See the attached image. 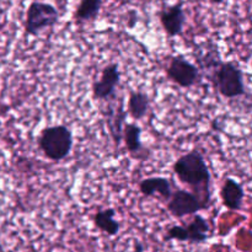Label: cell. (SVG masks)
I'll use <instances>...</instances> for the list:
<instances>
[{
  "label": "cell",
  "mask_w": 252,
  "mask_h": 252,
  "mask_svg": "<svg viewBox=\"0 0 252 252\" xmlns=\"http://www.w3.org/2000/svg\"><path fill=\"white\" fill-rule=\"evenodd\" d=\"M150 107L149 96L142 91H130L128 98V113L134 120H142L147 116Z\"/></svg>",
  "instance_id": "9a60e30c"
},
{
  "label": "cell",
  "mask_w": 252,
  "mask_h": 252,
  "mask_svg": "<svg viewBox=\"0 0 252 252\" xmlns=\"http://www.w3.org/2000/svg\"><path fill=\"white\" fill-rule=\"evenodd\" d=\"M167 211L175 218H184L187 216H194L202 209L208 207L203 203L199 196L187 189H176L171 198L166 202Z\"/></svg>",
  "instance_id": "52a82bcc"
},
{
  "label": "cell",
  "mask_w": 252,
  "mask_h": 252,
  "mask_svg": "<svg viewBox=\"0 0 252 252\" xmlns=\"http://www.w3.org/2000/svg\"><path fill=\"white\" fill-rule=\"evenodd\" d=\"M174 172L182 184L198 192L199 198L207 207L211 203V171L198 150H191L175 161Z\"/></svg>",
  "instance_id": "6da1fadb"
},
{
  "label": "cell",
  "mask_w": 252,
  "mask_h": 252,
  "mask_svg": "<svg viewBox=\"0 0 252 252\" xmlns=\"http://www.w3.org/2000/svg\"><path fill=\"white\" fill-rule=\"evenodd\" d=\"M121 83L120 66L116 63H111L103 68L100 79L93 84L94 98L98 101H110L115 98L116 89Z\"/></svg>",
  "instance_id": "ba28073f"
},
{
  "label": "cell",
  "mask_w": 252,
  "mask_h": 252,
  "mask_svg": "<svg viewBox=\"0 0 252 252\" xmlns=\"http://www.w3.org/2000/svg\"><path fill=\"white\" fill-rule=\"evenodd\" d=\"M211 226L207 219L199 214H194L192 220L185 225H174L167 229L165 241L176 240L180 243L204 244L209 239Z\"/></svg>",
  "instance_id": "5b68a950"
},
{
  "label": "cell",
  "mask_w": 252,
  "mask_h": 252,
  "mask_svg": "<svg viewBox=\"0 0 252 252\" xmlns=\"http://www.w3.org/2000/svg\"><path fill=\"white\" fill-rule=\"evenodd\" d=\"M102 0H80L74 16L78 22L94 21L100 14Z\"/></svg>",
  "instance_id": "e0dca14e"
},
{
  "label": "cell",
  "mask_w": 252,
  "mask_h": 252,
  "mask_svg": "<svg viewBox=\"0 0 252 252\" xmlns=\"http://www.w3.org/2000/svg\"><path fill=\"white\" fill-rule=\"evenodd\" d=\"M59 12L54 5L48 2L33 1L26 12L25 31L30 36H38L43 30L58 24Z\"/></svg>",
  "instance_id": "277c9868"
},
{
  "label": "cell",
  "mask_w": 252,
  "mask_h": 252,
  "mask_svg": "<svg viewBox=\"0 0 252 252\" xmlns=\"http://www.w3.org/2000/svg\"><path fill=\"white\" fill-rule=\"evenodd\" d=\"M116 217V209L113 208H106L101 209V211L96 212L94 216V223H95L96 228L100 229L108 236H115L120 233L121 224L115 219Z\"/></svg>",
  "instance_id": "5bb4252c"
},
{
  "label": "cell",
  "mask_w": 252,
  "mask_h": 252,
  "mask_svg": "<svg viewBox=\"0 0 252 252\" xmlns=\"http://www.w3.org/2000/svg\"><path fill=\"white\" fill-rule=\"evenodd\" d=\"M134 252H144V246L142 245V243H135L134 244Z\"/></svg>",
  "instance_id": "ac0fdd59"
},
{
  "label": "cell",
  "mask_w": 252,
  "mask_h": 252,
  "mask_svg": "<svg viewBox=\"0 0 252 252\" xmlns=\"http://www.w3.org/2000/svg\"><path fill=\"white\" fill-rule=\"evenodd\" d=\"M106 118H107V126L111 137H112L116 147H120L121 142L123 139L125 125L127 123L126 122L127 111H126L125 106L121 103V105L116 106L115 108L110 107V110L107 111V115H106Z\"/></svg>",
  "instance_id": "4fadbf2b"
},
{
  "label": "cell",
  "mask_w": 252,
  "mask_h": 252,
  "mask_svg": "<svg viewBox=\"0 0 252 252\" xmlns=\"http://www.w3.org/2000/svg\"><path fill=\"white\" fill-rule=\"evenodd\" d=\"M37 143L47 159L62 161L70 155L73 149V133L64 125L52 126L42 130Z\"/></svg>",
  "instance_id": "7a4b0ae2"
},
{
  "label": "cell",
  "mask_w": 252,
  "mask_h": 252,
  "mask_svg": "<svg viewBox=\"0 0 252 252\" xmlns=\"http://www.w3.org/2000/svg\"><path fill=\"white\" fill-rule=\"evenodd\" d=\"M166 75L180 88H191L198 81L201 70L197 65L187 61L182 56H174L166 68Z\"/></svg>",
  "instance_id": "8992f818"
},
{
  "label": "cell",
  "mask_w": 252,
  "mask_h": 252,
  "mask_svg": "<svg viewBox=\"0 0 252 252\" xmlns=\"http://www.w3.org/2000/svg\"><path fill=\"white\" fill-rule=\"evenodd\" d=\"M126 148L132 155H137L144 149L142 143V128L135 123H126L123 130Z\"/></svg>",
  "instance_id": "2e32d148"
},
{
  "label": "cell",
  "mask_w": 252,
  "mask_h": 252,
  "mask_svg": "<svg viewBox=\"0 0 252 252\" xmlns=\"http://www.w3.org/2000/svg\"><path fill=\"white\" fill-rule=\"evenodd\" d=\"M139 191L147 197H159L160 199L169 201L171 198L172 185L166 177H148L139 182Z\"/></svg>",
  "instance_id": "7c38bea8"
},
{
  "label": "cell",
  "mask_w": 252,
  "mask_h": 252,
  "mask_svg": "<svg viewBox=\"0 0 252 252\" xmlns=\"http://www.w3.org/2000/svg\"><path fill=\"white\" fill-rule=\"evenodd\" d=\"M208 79L213 83L218 93L228 100L246 95L244 73L235 62H223Z\"/></svg>",
  "instance_id": "3957f363"
},
{
  "label": "cell",
  "mask_w": 252,
  "mask_h": 252,
  "mask_svg": "<svg viewBox=\"0 0 252 252\" xmlns=\"http://www.w3.org/2000/svg\"><path fill=\"white\" fill-rule=\"evenodd\" d=\"M223 204L230 211H240L243 208L245 191L240 182L231 177H226L220 191Z\"/></svg>",
  "instance_id": "8fae6325"
},
{
  "label": "cell",
  "mask_w": 252,
  "mask_h": 252,
  "mask_svg": "<svg viewBox=\"0 0 252 252\" xmlns=\"http://www.w3.org/2000/svg\"><path fill=\"white\" fill-rule=\"evenodd\" d=\"M196 62L199 70L207 73V78L223 63L219 53V48L212 41L203 42L196 46Z\"/></svg>",
  "instance_id": "30bf717a"
},
{
  "label": "cell",
  "mask_w": 252,
  "mask_h": 252,
  "mask_svg": "<svg viewBox=\"0 0 252 252\" xmlns=\"http://www.w3.org/2000/svg\"><path fill=\"white\" fill-rule=\"evenodd\" d=\"M211 2H213V4H223L225 0H209Z\"/></svg>",
  "instance_id": "d6986e66"
},
{
  "label": "cell",
  "mask_w": 252,
  "mask_h": 252,
  "mask_svg": "<svg viewBox=\"0 0 252 252\" xmlns=\"http://www.w3.org/2000/svg\"><path fill=\"white\" fill-rule=\"evenodd\" d=\"M160 22L167 36H181L186 24V14H185L182 2H176L174 5L164 7L159 14Z\"/></svg>",
  "instance_id": "9c48e42d"
}]
</instances>
